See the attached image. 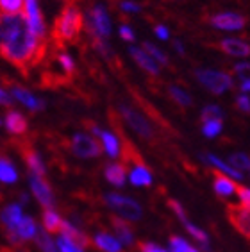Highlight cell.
I'll return each mask as SVG.
<instances>
[{
  "instance_id": "30",
  "label": "cell",
  "mask_w": 250,
  "mask_h": 252,
  "mask_svg": "<svg viewBox=\"0 0 250 252\" xmlns=\"http://www.w3.org/2000/svg\"><path fill=\"white\" fill-rule=\"evenodd\" d=\"M229 165L232 168H236L238 172H245V170H250V156L243 154V152H236V154L229 156Z\"/></svg>"
},
{
  "instance_id": "33",
  "label": "cell",
  "mask_w": 250,
  "mask_h": 252,
  "mask_svg": "<svg viewBox=\"0 0 250 252\" xmlns=\"http://www.w3.org/2000/svg\"><path fill=\"white\" fill-rule=\"evenodd\" d=\"M170 249H172V252H198L197 249L193 247V245H189L184 238L175 236V234L170 236Z\"/></svg>"
},
{
  "instance_id": "28",
  "label": "cell",
  "mask_w": 250,
  "mask_h": 252,
  "mask_svg": "<svg viewBox=\"0 0 250 252\" xmlns=\"http://www.w3.org/2000/svg\"><path fill=\"white\" fill-rule=\"evenodd\" d=\"M16 231H18L20 238H22L24 242L25 240H32V238H36V234H38V231H36V223H34V220L31 219V217H24L22 222L18 223Z\"/></svg>"
},
{
  "instance_id": "35",
  "label": "cell",
  "mask_w": 250,
  "mask_h": 252,
  "mask_svg": "<svg viewBox=\"0 0 250 252\" xmlns=\"http://www.w3.org/2000/svg\"><path fill=\"white\" fill-rule=\"evenodd\" d=\"M221 117H223V111H221L218 106H215V104H209V106L204 107L202 115H200L204 124H206V122H211V120H221Z\"/></svg>"
},
{
  "instance_id": "4",
  "label": "cell",
  "mask_w": 250,
  "mask_h": 252,
  "mask_svg": "<svg viewBox=\"0 0 250 252\" xmlns=\"http://www.w3.org/2000/svg\"><path fill=\"white\" fill-rule=\"evenodd\" d=\"M106 202L111 209H115L116 213L120 215V219L127 220V222H136V220L141 219V206L136 200L129 199V197H124V195L118 193H107L106 195Z\"/></svg>"
},
{
  "instance_id": "20",
  "label": "cell",
  "mask_w": 250,
  "mask_h": 252,
  "mask_svg": "<svg viewBox=\"0 0 250 252\" xmlns=\"http://www.w3.org/2000/svg\"><path fill=\"white\" fill-rule=\"evenodd\" d=\"M95 245L104 252H122L120 240H116L115 236H111L109 233H96L95 234Z\"/></svg>"
},
{
  "instance_id": "3",
  "label": "cell",
  "mask_w": 250,
  "mask_h": 252,
  "mask_svg": "<svg viewBox=\"0 0 250 252\" xmlns=\"http://www.w3.org/2000/svg\"><path fill=\"white\" fill-rule=\"evenodd\" d=\"M198 83L206 86L207 90L215 95H221L225 93L227 90L232 88V79L229 73L225 72H218V70H209V68H200L195 72Z\"/></svg>"
},
{
  "instance_id": "29",
  "label": "cell",
  "mask_w": 250,
  "mask_h": 252,
  "mask_svg": "<svg viewBox=\"0 0 250 252\" xmlns=\"http://www.w3.org/2000/svg\"><path fill=\"white\" fill-rule=\"evenodd\" d=\"M36 243H38V247L43 252H59L58 243L48 236L47 231H41V229H39L38 234H36Z\"/></svg>"
},
{
  "instance_id": "24",
  "label": "cell",
  "mask_w": 250,
  "mask_h": 252,
  "mask_svg": "<svg viewBox=\"0 0 250 252\" xmlns=\"http://www.w3.org/2000/svg\"><path fill=\"white\" fill-rule=\"evenodd\" d=\"M16 181H18V172L15 170V166L11 165V161L7 158L0 154V183L13 185Z\"/></svg>"
},
{
  "instance_id": "42",
  "label": "cell",
  "mask_w": 250,
  "mask_h": 252,
  "mask_svg": "<svg viewBox=\"0 0 250 252\" xmlns=\"http://www.w3.org/2000/svg\"><path fill=\"white\" fill-rule=\"evenodd\" d=\"M140 251L141 252H168L166 249L159 247V245H156V243H152V242H141Z\"/></svg>"
},
{
  "instance_id": "47",
  "label": "cell",
  "mask_w": 250,
  "mask_h": 252,
  "mask_svg": "<svg viewBox=\"0 0 250 252\" xmlns=\"http://www.w3.org/2000/svg\"><path fill=\"white\" fill-rule=\"evenodd\" d=\"M0 104H2V106H11V104H13L11 95L5 92V90H2V88H0Z\"/></svg>"
},
{
  "instance_id": "14",
  "label": "cell",
  "mask_w": 250,
  "mask_h": 252,
  "mask_svg": "<svg viewBox=\"0 0 250 252\" xmlns=\"http://www.w3.org/2000/svg\"><path fill=\"white\" fill-rule=\"evenodd\" d=\"M129 54L132 56V59H134L136 63L143 68L145 72H149L150 75H157V73H159V64L156 63L154 59L150 58L149 54L145 52L143 49H138V47H130Z\"/></svg>"
},
{
  "instance_id": "40",
  "label": "cell",
  "mask_w": 250,
  "mask_h": 252,
  "mask_svg": "<svg viewBox=\"0 0 250 252\" xmlns=\"http://www.w3.org/2000/svg\"><path fill=\"white\" fill-rule=\"evenodd\" d=\"M168 206H170V208H172L173 213L177 215L179 220H181V222H184V220H188V217H186V213H184V208H183V206H181V202H177V200H172V199H170V200H168Z\"/></svg>"
},
{
  "instance_id": "1",
  "label": "cell",
  "mask_w": 250,
  "mask_h": 252,
  "mask_svg": "<svg viewBox=\"0 0 250 252\" xmlns=\"http://www.w3.org/2000/svg\"><path fill=\"white\" fill-rule=\"evenodd\" d=\"M45 54V39L36 36L25 16L0 15V56L22 72L38 64Z\"/></svg>"
},
{
  "instance_id": "27",
  "label": "cell",
  "mask_w": 250,
  "mask_h": 252,
  "mask_svg": "<svg viewBox=\"0 0 250 252\" xmlns=\"http://www.w3.org/2000/svg\"><path fill=\"white\" fill-rule=\"evenodd\" d=\"M183 225L186 227L188 233L191 234V236L195 238V240H197L198 243H200V247H202L204 251H207V252L211 251V249H209V238H207V234L204 233L202 229H198L197 225H195V223H191L189 220H184Z\"/></svg>"
},
{
  "instance_id": "25",
  "label": "cell",
  "mask_w": 250,
  "mask_h": 252,
  "mask_svg": "<svg viewBox=\"0 0 250 252\" xmlns=\"http://www.w3.org/2000/svg\"><path fill=\"white\" fill-rule=\"evenodd\" d=\"M100 140H102V147L106 149L109 158H118V156H120V141H118V138H116L113 132L102 131Z\"/></svg>"
},
{
  "instance_id": "38",
  "label": "cell",
  "mask_w": 250,
  "mask_h": 252,
  "mask_svg": "<svg viewBox=\"0 0 250 252\" xmlns=\"http://www.w3.org/2000/svg\"><path fill=\"white\" fill-rule=\"evenodd\" d=\"M56 243H58L59 252H82L81 247H77L75 243H72L70 240H66L64 236H59Z\"/></svg>"
},
{
  "instance_id": "36",
  "label": "cell",
  "mask_w": 250,
  "mask_h": 252,
  "mask_svg": "<svg viewBox=\"0 0 250 252\" xmlns=\"http://www.w3.org/2000/svg\"><path fill=\"white\" fill-rule=\"evenodd\" d=\"M221 120H211V122H206L202 126V132L206 138H217L218 134L221 132Z\"/></svg>"
},
{
  "instance_id": "32",
  "label": "cell",
  "mask_w": 250,
  "mask_h": 252,
  "mask_svg": "<svg viewBox=\"0 0 250 252\" xmlns=\"http://www.w3.org/2000/svg\"><path fill=\"white\" fill-rule=\"evenodd\" d=\"M143 50L149 54L150 58L154 59L157 64H163V66H166V64H168V58H166V54H164L163 50H159L156 45L149 43V41H143Z\"/></svg>"
},
{
  "instance_id": "23",
  "label": "cell",
  "mask_w": 250,
  "mask_h": 252,
  "mask_svg": "<svg viewBox=\"0 0 250 252\" xmlns=\"http://www.w3.org/2000/svg\"><path fill=\"white\" fill-rule=\"evenodd\" d=\"M130 183L134 186H150L152 185V174L149 172V168L145 165H136L130 170L129 175Z\"/></svg>"
},
{
  "instance_id": "39",
  "label": "cell",
  "mask_w": 250,
  "mask_h": 252,
  "mask_svg": "<svg viewBox=\"0 0 250 252\" xmlns=\"http://www.w3.org/2000/svg\"><path fill=\"white\" fill-rule=\"evenodd\" d=\"M58 61H59V64H61L62 70H64V73H68V75H70V73H72L73 70H75L73 59L70 58V56H68L66 52H61V54H59V56H58Z\"/></svg>"
},
{
  "instance_id": "18",
  "label": "cell",
  "mask_w": 250,
  "mask_h": 252,
  "mask_svg": "<svg viewBox=\"0 0 250 252\" xmlns=\"http://www.w3.org/2000/svg\"><path fill=\"white\" fill-rule=\"evenodd\" d=\"M22 154H24V159H25V163H27V166H29L31 174L45 177V165H43V161H41V158L36 154V151H32L31 147H24V149H22Z\"/></svg>"
},
{
  "instance_id": "6",
  "label": "cell",
  "mask_w": 250,
  "mask_h": 252,
  "mask_svg": "<svg viewBox=\"0 0 250 252\" xmlns=\"http://www.w3.org/2000/svg\"><path fill=\"white\" fill-rule=\"evenodd\" d=\"M227 219L232 223V227L250 240V208L243 206V204H227L225 208Z\"/></svg>"
},
{
  "instance_id": "9",
  "label": "cell",
  "mask_w": 250,
  "mask_h": 252,
  "mask_svg": "<svg viewBox=\"0 0 250 252\" xmlns=\"http://www.w3.org/2000/svg\"><path fill=\"white\" fill-rule=\"evenodd\" d=\"M209 24L215 29H220V31H241L247 25V18L238 15V13L227 11V13H218V15L211 16Z\"/></svg>"
},
{
  "instance_id": "49",
  "label": "cell",
  "mask_w": 250,
  "mask_h": 252,
  "mask_svg": "<svg viewBox=\"0 0 250 252\" xmlns=\"http://www.w3.org/2000/svg\"><path fill=\"white\" fill-rule=\"evenodd\" d=\"M241 92L249 93L250 92V83H241Z\"/></svg>"
},
{
  "instance_id": "16",
  "label": "cell",
  "mask_w": 250,
  "mask_h": 252,
  "mask_svg": "<svg viewBox=\"0 0 250 252\" xmlns=\"http://www.w3.org/2000/svg\"><path fill=\"white\" fill-rule=\"evenodd\" d=\"M215 181H213V186H215V191L220 197H229V195H234L238 191V186L234 185V181H231L225 174L221 172H215Z\"/></svg>"
},
{
  "instance_id": "37",
  "label": "cell",
  "mask_w": 250,
  "mask_h": 252,
  "mask_svg": "<svg viewBox=\"0 0 250 252\" xmlns=\"http://www.w3.org/2000/svg\"><path fill=\"white\" fill-rule=\"evenodd\" d=\"M234 73L241 83H250V63H238L234 66Z\"/></svg>"
},
{
  "instance_id": "7",
  "label": "cell",
  "mask_w": 250,
  "mask_h": 252,
  "mask_svg": "<svg viewBox=\"0 0 250 252\" xmlns=\"http://www.w3.org/2000/svg\"><path fill=\"white\" fill-rule=\"evenodd\" d=\"M120 113H122V117H124V120L129 124L130 129L138 132L141 138H145V140H152V138H154V129H152L149 120H147L141 113H138L136 109H132V107H129V106H125V104L120 106Z\"/></svg>"
},
{
  "instance_id": "41",
  "label": "cell",
  "mask_w": 250,
  "mask_h": 252,
  "mask_svg": "<svg viewBox=\"0 0 250 252\" xmlns=\"http://www.w3.org/2000/svg\"><path fill=\"white\" fill-rule=\"evenodd\" d=\"M236 107L240 109V111H243V113H250V98H249V95H240V97L236 98Z\"/></svg>"
},
{
  "instance_id": "19",
  "label": "cell",
  "mask_w": 250,
  "mask_h": 252,
  "mask_svg": "<svg viewBox=\"0 0 250 252\" xmlns=\"http://www.w3.org/2000/svg\"><path fill=\"white\" fill-rule=\"evenodd\" d=\"M5 127L11 134H24L27 131V120L22 113L18 111H9L5 115Z\"/></svg>"
},
{
  "instance_id": "12",
  "label": "cell",
  "mask_w": 250,
  "mask_h": 252,
  "mask_svg": "<svg viewBox=\"0 0 250 252\" xmlns=\"http://www.w3.org/2000/svg\"><path fill=\"white\" fill-rule=\"evenodd\" d=\"M61 236H64L66 240H70L72 243H75L77 247H81V249H86V247H90V238L86 236V234L82 233V231H79L73 223H70L68 220H62V225H61Z\"/></svg>"
},
{
  "instance_id": "10",
  "label": "cell",
  "mask_w": 250,
  "mask_h": 252,
  "mask_svg": "<svg viewBox=\"0 0 250 252\" xmlns=\"http://www.w3.org/2000/svg\"><path fill=\"white\" fill-rule=\"evenodd\" d=\"M31 189H32L34 197L38 199V202L43 206L45 209H50L54 206V197L52 189L48 186V183L45 181V177L31 174Z\"/></svg>"
},
{
  "instance_id": "2",
  "label": "cell",
  "mask_w": 250,
  "mask_h": 252,
  "mask_svg": "<svg viewBox=\"0 0 250 252\" xmlns=\"http://www.w3.org/2000/svg\"><path fill=\"white\" fill-rule=\"evenodd\" d=\"M82 25H84V18L82 13L77 5L68 4L64 9L61 11V15L58 16L56 24H54V39L58 41V45L61 47L64 41H73L77 39V36L81 34Z\"/></svg>"
},
{
  "instance_id": "31",
  "label": "cell",
  "mask_w": 250,
  "mask_h": 252,
  "mask_svg": "<svg viewBox=\"0 0 250 252\" xmlns=\"http://www.w3.org/2000/svg\"><path fill=\"white\" fill-rule=\"evenodd\" d=\"M25 0H0V15H20Z\"/></svg>"
},
{
  "instance_id": "5",
  "label": "cell",
  "mask_w": 250,
  "mask_h": 252,
  "mask_svg": "<svg viewBox=\"0 0 250 252\" xmlns=\"http://www.w3.org/2000/svg\"><path fill=\"white\" fill-rule=\"evenodd\" d=\"M70 149L77 158H84V159H90V158H98L102 154V145L95 138H92L90 134H84V132H77L73 134L72 141H70Z\"/></svg>"
},
{
  "instance_id": "21",
  "label": "cell",
  "mask_w": 250,
  "mask_h": 252,
  "mask_svg": "<svg viewBox=\"0 0 250 252\" xmlns=\"http://www.w3.org/2000/svg\"><path fill=\"white\" fill-rule=\"evenodd\" d=\"M204 159L209 161V165H213L215 168H218V172H221V174H225L229 175V177H234V179H243V174L241 172H238L236 168H232L229 163H225V161H221L218 156L215 154H206L202 156Z\"/></svg>"
},
{
  "instance_id": "15",
  "label": "cell",
  "mask_w": 250,
  "mask_h": 252,
  "mask_svg": "<svg viewBox=\"0 0 250 252\" xmlns=\"http://www.w3.org/2000/svg\"><path fill=\"white\" fill-rule=\"evenodd\" d=\"M22 219H24V217H22V208H20L18 204L5 206L4 211L0 213V220H2V223L5 225V231L18 227V223L22 222Z\"/></svg>"
},
{
  "instance_id": "17",
  "label": "cell",
  "mask_w": 250,
  "mask_h": 252,
  "mask_svg": "<svg viewBox=\"0 0 250 252\" xmlns=\"http://www.w3.org/2000/svg\"><path fill=\"white\" fill-rule=\"evenodd\" d=\"M111 223H113V229H115V233H116V236H118V240H120V243H124V245H127V247L134 243L132 229L129 227L127 220L120 219V217H113V219H111Z\"/></svg>"
},
{
  "instance_id": "13",
  "label": "cell",
  "mask_w": 250,
  "mask_h": 252,
  "mask_svg": "<svg viewBox=\"0 0 250 252\" xmlns=\"http://www.w3.org/2000/svg\"><path fill=\"white\" fill-rule=\"evenodd\" d=\"M11 93H13V97L16 98V100H20L22 104H24L25 107H29L31 111H41L45 107L43 100H39V98H36L31 92H27V90H24L22 86H13L11 88Z\"/></svg>"
},
{
  "instance_id": "48",
  "label": "cell",
  "mask_w": 250,
  "mask_h": 252,
  "mask_svg": "<svg viewBox=\"0 0 250 252\" xmlns=\"http://www.w3.org/2000/svg\"><path fill=\"white\" fill-rule=\"evenodd\" d=\"M173 49L177 50L179 54H181V56H184V47H183V43H181V41H173Z\"/></svg>"
},
{
  "instance_id": "50",
  "label": "cell",
  "mask_w": 250,
  "mask_h": 252,
  "mask_svg": "<svg viewBox=\"0 0 250 252\" xmlns=\"http://www.w3.org/2000/svg\"><path fill=\"white\" fill-rule=\"evenodd\" d=\"M20 200H22V204H25V202H29V197H27L25 193H22L20 195Z\"/></svg>"
},
{
  "instance_id": "46",
  "label": "cell",
  "mask_w": 250,
  "mask_h": 252,
  "mask_svg": "<svg viewBox=\"0 0 250 252\" xmlns=\"http://www.w3.org/2000/svg\"><path fill=\"white\" fill-rule=\"evenodd\" d=\"M154 32H156V36H157L159 39H168L170 38V32H168V29H166L164 25H156Z\"/></svg>"
},
{
  "instance_id": "45",
  "label": "cell",
  "mask_w": 250,
  "mask_h": 252,
  "mask_svg": "<svg viewBox=\"0 0 250 252\" xmlns=\"http://www.w3.org/2000/svg\"><path fill=\"white\" fill-rule=\"evenodd\" d=\"M120 38L125 39V41H134V32L129 25H122L120 27Z\"/></svg>"
},
{
  "instance_id": "34",
  "label": "cell",
  "mask_w": 250,
  "mask_h": 252,
  "mask_svg": "<svg viewBox=\"0 0 250 252\" xmlns=\"http://www.w3.org/2000/svg\"><path fill=\"white\" fill-rule=\"evenodd\" d=\"M170 95H172V98L177 102L179 106H183V107L191 106V97H189V95H188L184 90H181V88L170 86Z\"/></svg>"
},
{
  "instance_id": "22",
  "label": "cell",
  "mask_w": 250,
  "mask_h": 252,
  "mask_svg": "<svg viewBox=\"0 0 250 252\" xmlns=\"http://www.w3.org/2000/svg\"><path fill=\"white\" fill-rule=\"evenodd\" d=\"M106 179L109 181L113 186H124L125 185V177H127V170L124 165H118V163H111L106 166Z\"/></svg>"
},
{
  "instance_id": "43",
  "label": "cell",
  "mask_w": 250,
  "mask_h": 252,
  "mask_svg": "<svg viewBox=\"0 0 250 252\" xmlns=\"http://www.w3.org/2000/svg\"><path fill=\"white\" fill-rule=\"evenodd\" d=\"M236 193L240 195V200L243 206L250 208V188H245V186H238V191Z\"/></svg>"
},
{
  "instance_id": "8",
  "label": "cell",
  "mask_w": 250,
  "mask_h": 252,
  "mask_svg": "<svg viewBox=\"0 0 250 252\" xmlns=\"http://www.w3.org/2000/svg\"><path fill=\"white\" fill-rule=\"evenodd\" d=\"M88 31L92 36H98V38H107L111 34V20L104 5H95L90 11Z\"/></svg>"
},
{
  "instance_id": "44",
  "label": "cell",
  "mask_w": 250,
  "mask_h": 252,
  "mask_svg": "<svg viewBox=\"0 0 250 252\" xmlns=\"http://www.w3.org/2000/svg\"><path fill=\"white\" fill-rule=\"evenodd\" d=\"M120 7H122V11H125V13H140L141 11L140 4H136V2H129V0L120 2Z\"/></svg>"
},
{
  "instance_id": "11",
  "label": "cell",
  "mask_w": 250,
  "mask_h": 252,
  "mask_svg": "<svg viewBox=\"0 0 250 252\" xmlns=\"http://www.w3.org/2000/svg\"><path fill=\"white\" fill-rule=\"evenodd\" d=\"M220 50L225 52L227 56L232 58H249L250 56V45L243 39L238 38H227L220 41Z\"/></svg>"
},
{
  "instance_id": "26",
  "label": "cell",
  "mask_w": 250,
  "mask_h": 252,
  "mask_svg": "<svg viewBox=\"0 0 250 252\" xmlns=\"http://www.w3.org/2000/svg\"><path fill=\"white\" fill-rule=\"evenodd\" d=\"M43 225H45V231H47V233H58V231H61L62 219L56 213V211H52V209H45Z\"/></svg>"
}]
</instances>
